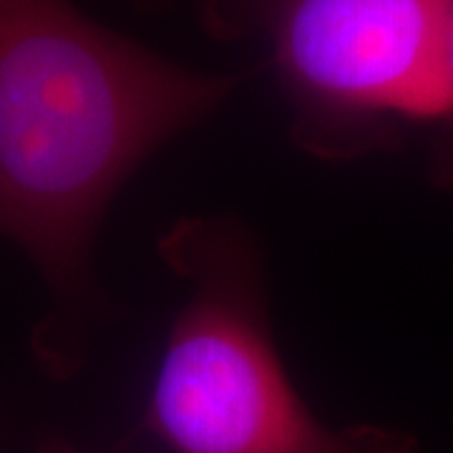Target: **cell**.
Returning <instances> with one entry per match:
<instances>
[{
  "instance_id": "obj_1",
  "label": "cell",
  "mask_w": 453,
  "mask_h": 453,
  "mask_svg": "<svg viewBox=\"0 0 453 453\" xmlns=\"http://www.w3.org/2000/svg\"><path fill=\"white\" fill-rule=\"evenodd\" d=\"M234 86L157 56L71 0H0V234L53 295L35 340L56 375L81 360L98 305L94 247L113 196Z\"/></svg>"
},
{
  "instance_id": "obj_2",
  "label": "cell",
  "mask_w": 453,
  "mask_h": 453,
  "mask_svg": "<svg viewBox=\"0 0 453 453\" xmlns=\"http://www.w3.org/2000/svg\"><path fill=\"white\" fill-rule=\"evenodd\" d=\"M187 285L149 390L144 428L169 453H423L386 426L333 428L277 353L257 237L226 214L187 217L159 240Z\"/></svg>"
},
{
  "instance_id": "obj_3",
  "label": "cell",
  "mask_w": 453,
  "mask_h": 453,
  "mask_svg": "<svg viewBox=\"0 0 453 453\" xmlns=\"http://www.w3.org/2000/svg\"><path fill=\"white\" fill-rule=\"evenodd\" d=\"M446 0H204L219 35L259 38L295 144L323 162L388 146L398 121H436Z\"/></svg>"
},
{
  "instance_id": "obj_4",
  "label": "cell",
  "mask_w": 453,
  "mask_h": 453,
  "mask_svg": "<svg viewBox=\"0 0 453 453\" xmlns=\"http://www.w3.org/2000/svg\"><path fill=\"white\" fill-rule=\"evenodd\" d=\"M446 129L443 146L438 149L436 169L441 177L453 174V0H446L443 33H441V64H438V119Z\"/></svg>"
},
{
  "instance_id": "obj_5",
  "label": "cell",
  "mask_w": 453,
  "mask_h": 453,
  "mask_svg": "<svg viewBox=\"0 0 453 453\" xmlns=\"http://www.w3.org/2000/svg\"><path fill=\"white\" fill-rule=\"evenodd\" d=\"M38 453H86V451L76 449V446H71V443H65V441H61V438H49L46 443H41Z\"/></svg>"
},
{
  "instance_id": "obj_6",
  "label": "cell",
  "mask_w": 453,
  "mask_h": 453,
  "mask_svg": "<svg viewBox=\"0 0 453 453\" xmlns=\"http://www.w3.org/2000/svg\"><path fill=\"white\" fill-rule=\"evenodd\" d=\"M139 5H144V8H162L164 0H136Z\"/></svg>"
}]
</instances>
